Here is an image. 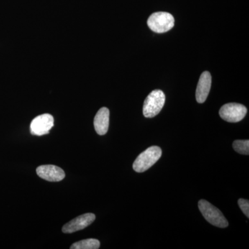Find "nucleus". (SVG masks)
I'll return each mask as SVG.
<instances>
[{"mask_svg": "<svg viewBox=\"0 0 249 249\" xmlns=\"http://www.w3.org/2000/svg\"><path fill=\"white\" fill-rule=\"evenodd\" d=\"M160 147L151 146L138 156L133 163V169L137 173H143L155 165L161 157Z\"/></svg>", "mask_w": 249, "mask_h": 249, "instance_id": "nucleus-1", "label": "nucleus"}, {"mask_svg": "<svg viewBox=\"0 0 249 249\" xmlns=\"http://www.w3.org/2000/svg\"><path fill=\"white\" fill-rule=\"evenodd\" d=\"M198 206L201 214L210 224L219 228H226L229 226V222L222 213L209 201L201 199L198 203Z\"/></svg>", "mask_w": 249, "mask_h": 249, "instance_id": "nucleus-2", "label": "nucleus"}, {"mask_svg": "<svg viewBox=\"0 0 249 249\" xmlns=\"http://www.w3.org/2000/svg\"><path fill=\"white\" fill-rule=\"evenodd\" d=\"M165 96L164 93L160 89L152 91L144 101L142 113L146 118H153L160 114L164 106Z\"/></svg>", "mask_w": 249, "mask_h": 249, "instance_id": "nucleus-3", "label": "nucleus"}, {"mask_svg": "<svg viewBox=\"0 0 249 249\" xmlns=\"http://www.w3.org/2000/svg\"><path fill=\"white\" fill-rule=\"evenodd\" d=\"M147 25L154 32L163 34L173 29L175 18L169 13L156 12L149 17Z\"/></svg>", "mask_w": 249, "mask_h": 249, "instance_id": "nucleus-4", "label": "nucleus"}, {"mask_svg": "<svg viewBox=\"0 0 249 249\" xmlns=\"http://www.w3.org/2000/svg\"><path fill=\"white\" fill-rule=\"evenodd\" d=\"M247 109L245 106L235 103H227L219 110L221 118L229 123L240 122L247 115Z\"/></svg>", "mask_w": 249, "mask_h": 249, "instance_id": "nucleus-5", "label": "nucleus"}, {"mask_svg": "<svg viewBox=\"0 0 249 249\" xmlns=\"http://www.w3.org/2000/svg\"><path fill=\"white\" fill-rule=\"evenodd\" d=\"M53 116L49 114H44L36 117L31 122V133L33 135L42 136L49 133L50 129L53 127Z\"/></svg>", "mask_w": 249, "mask_h": 249, "instance_id": "nucleus-6", "label": "nucleus"}, {"mask_svg": "<svg viewBox=\"0 0 249 249\" xmlns=\"http://www.w3.org/2000/svg\"><path fill=\"white\" fill-rule=\"evenodd\" d=\"M96 219V215L93 213H86L78 216L74 219H72L70 222L65 224L62 227V232L65 233H72L83 230L85 228L89 227L90 224H92L93 221Z\"/></svg>", "mask_w": 249, "mask_h": 249, "instance_id": "nucleus-7", "label": "nucleus"}, {"mask_svg": "<svg viewBox=\"0 0 249 249\" xmlns=\"http://www.w3.org/2000/svg\"><path fill=\"white\" fill-rule=\"evenodd\" d=\"M36 173L40 178L52 182L62 181L65 178L64 170L56 165H40L36 169Z\"/></svg>", "mask_w": 249, "mask_h": 249, "instance_id": "nucleus-8", "label": "nucleus"}, {"mask_svg": "<svg viewBox=\"0 0 249 249\" xmlns=\"http://www.w3.org/2000/svg\"><path fill=\"white\" fill-rule=\"evenodd\" d=\"M212 78L209 71L203 72L198 82L196 89V100L199 103H203L206 101L209 96L211 88Z\"/></svg>", "mask_w": 249, "mask_h": 249, "instance_id": "nucleus-9", "label": "nucleus"}, {"mask_svg": "<svg viewBox=\"0 0 249 249\" xmlns=\"http://www.w3.org/2000/svg\"><path fill=\"white\" fill-rule=\"evenodd\" d=\"M109 110L107 107H102L98 110L93 121L94 128L99 135H105L109 128Z\"/></svg>", "mask_w": 249, "mask_h": 249, "instance_id": "nucleus-10", "label": "nucleus"}, {"mask_svg": "<svg viewBox=\"0 0 249 249\" xmlns=\"http://www.w3.org/2000/svg\"><path fill=\"white\" fill-rule=\"evenodd\" d=\"M100 244L99 241L96 239H87L77 242L76 243L73 244L71 249H99Z\"/></svg>", "mask_w": 249, "mask_h": 249, "instance_id": "nucleus-11", "label": "nucleus"}, {"mask_svg": "<svg viewBox=\"0 0 249 249\" xmlns=\"http://www.w3.org/2000/svg\"><path fill=\"white\" fill-rule=\"evenodd\" d=\"M234 150L241 155H249V141L237 140L232 143Z\"/></svg>", "mask_w": 249, "mask_h": 249, "instance_id": "nucleus-12", "label": "nucleus"}, {"mask_svg": "<svg viewBox=\"0 0 249 249\" xmlns=\"http://www.w3.org/2000/svg\"><path fill=\"white\" fill-rule=\"evenodd\" d=\"M238 204L242 212L247 217H249V201L248 199H240L238 200Z\"/></svg>", "mask_w": 249, "mask_h": 249, "instance_id": "nucleus-13", "label": "nucleus"}]
</instances>
